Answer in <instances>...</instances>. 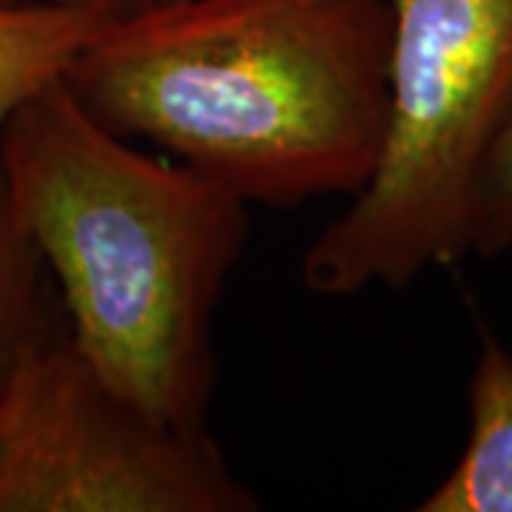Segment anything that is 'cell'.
Instances as JSON below:
<instances>
[{
	"label": "cell",
	"instance_id": "6da1fadb",
	"mask_svg": "<svg viewBox=\"0 0 512 512\" xmlns=\"http://www.w3.org/2000/svg\"><path fill=\"white\" fill-rule=\"evenodd\" d=\"M390 37L387 0H151L100 29L66 86L248 205L350 200L382 148Z\"/></svg>",
	"mask_w": 512,
	"mask_h": 512
},
{
	"label": "cell",
	"instance_id": "7a4b0ae2",
	"mask_svg": "<svg viewBox=\"0 0 512 512\" xmlns=\"http://www.w3.org/2000/svg\"><path fill=\"white\" fill-rule=\"evenodd\" d=\"M0 180L55 282L74 345L160 419L205 427L214 319L251 205L103 126L66 80L0 131Z\"/></svg>",
	"mask_w": 512,
	"mask_h": 512
},
{
	"label": "cell",
	"instance_id": "3957f363",
	"mask_svg": "<svg viewBox=\"0 0 512 512\" xmlns=\"http://www.w3.org/2000/svg\"><path fill=\"white\" fill-rule=\"evenodd\" d=\"M387 3L382 148L302 256V285L316 296L399 291L470 254L478 180L512 117V0Z\"/></svg>",
	"mask_w": 512,
	"mask_h": 512
},
{
	"label": "cell",
	"instance_id": "277c9868",
	"mask_svg": "<svg viewBox=\"0 0 512 512\" xmlns=\"http://www.w3.org/2000/svg\"><path fill=\"white\" fill-rule=\"evenodd\" d=\"M208 427L160 419L74 345H37L0 396V512H254Z\"/></svg>",
	"mask_w": 512,
	"mask_h": 512
},
{
	"label": "cell",
	"instance_id": "5b68a950",
	"mask_svg": "<svg viewBox=\"0 0 512 512\" xmlns=\"http://www.w3.org/2000/svg\"><path fill=\"white\" fill-rule=\"evenodd\" d=\"M470 430L421 512H512V350L484 336L467 387Z\"/></svg>",
	"mask_w": 512,
	"mask_h": 512
},
{
	"label": "cell",
	"instance_id": "8992f818",
	"mask_svg": "<svg viewBox=\"0 0 512 512\" xmlns=\"http://www.w3.org/2000/svg\"><path fill=\"white\" fill-rule=\"evenodd\" d=\"M111 20L94 9L0 3V131L74 66Z\"/></svg>",
	"mask_w": 512,
	"mask_h": 512
},
{
	"label": "cell",
	"instance_id": "52a82bcc",
	"mask_svg": "<svg viewBox=\"0 0 512 512\" xmlns=\"http://www.w3.org/2000/svg\"><path fill=\"white\" fill-rule=\"evenodd\" d=\"M66 325L55 282L0 180V396L23 359Z\"/></svg>",
	"mask_w": 512,
	"mask_h": 512
},
{
	"label": "cell",
	"instance_id": "ba28073f",
	"mask_svg": "<svg viewBox=\"0 0 512 512\" xmlns=\"http://www.w3.org/2000/svg\"><path fill=\"white\" fill-rule=\"evenodd\" d=\"M512 248V117L481 171L470 228V254L495 256Z\"/></svg>",
	"mask_w": 512,
	"mask_h": 512
},
{
	"label": "cell",
	"instance_id": "9c48e42d",
	"mask_svg": "<svg viewBox=\"0 0 512 512\" xmlns=\"http://www.w3.org/2000/svg\"><path fill=\"white\" fill-rule=\"evenodd\" d=\"M6 6H63V9H94L106 12L111 18H120L128 12L143 9L151 0H0Z\"/></svg>",
	"mask_w": 512,
	"mask_h": 512
}]
</instances>
